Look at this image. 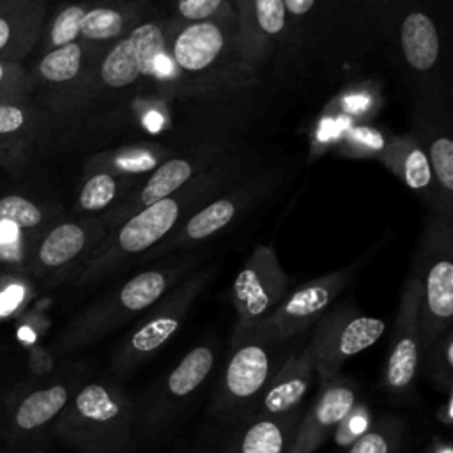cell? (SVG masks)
I'll return each instance as SVG.
<instances>
[{"instance_id":"1","label":"cell","mask_w":453,"mask_h":453,"mask_svg":"<svg viewBox=\"0 0 453 453\" xmlns=\"http://www.w3.org/2000/svg\"><path fill=\"white\" fill-rule=\"evenodd\" d=\"M250 156L234 150L226 159L202 172L173 195L147 205L111 228L96 251L71 278L78 287L96 285L142 258L159 244L182 219L209 200L239 182L250 166Z\"/></svg>"},{"instance_id":"2","label":"cell","mask_w":453,"mask_h":453,"mask_svg":"<svg viewBox=\"0 0 453 453\" xmlns=\"http://www.w3.org/2000/svg\"><path fill=\"white\" fill-rule=\"evenodd\" d=\"M166 97H218L255 83L239 46L235 7L195 23H170Z\"/></svg>"},{"instance_id":"3","label":"cell","mask_w":453,"mask_h":453,"mask_svg":"<svg viewBox=\"0 0 453 453\" xmlns=\"http://www.w3.org/2000/svg\"><path fill=\"white\" fill-rule=\"evenodd\" d=\"M195 262V257L173 255L110 287L62 327L53 342V352L64 356L87 349L140 317L189 274Z\"/></svg>"},{"instance_id":"4","label":"cell","mask_w":453,"mask_h":453,"mask_svg":"<svg viewBox=\"0 0 453 453\" xmlns=\"http://www.w3.org/2000/svg\"><path fill=\"white\" fill-rule=\"evenodd\" d=\"M168 27V21L147 19L106 46L92 65L69 119H85L99 106H117V101L129 94L143 92L147 81L159 94V57L166 50Z\"/></svg>"},{"instance_id":"5","label":"cell","mask_w":453,"mask_h":453,"mask_svg":"<svg viewBox=\"0 0 453 453\" xmlns=\"http://www.w3.org/2000/svg\"><path fill=\"white\" fill-rule=\"evenodd\" d=\"M51 439L73 453H131L136 444V407L110 379H88L58 416Z\"/></svg>"},{"instance_id":"6","label":"cell","mask_w":453,"mask_h":453,"mask_svg":"<svg viewBox=\"0 0 453 453\" xmlns=\"http://www.w3.org/2000/svg\"><path fill=\"white\" fill-rule=\"evenodd\" d=\"M83 380L76 366L35 379L23 377L7 395L0 453H41Z\"/></svg>"},{"instance_id":"7","label":"cell","mask_w":453,"mask_h":453,"mask_svg":"<svg viewBox=\"0 0 453 453\" xmlns=\"http://www.w3.org/2000/svg\"><path fill=\"white\" fill-rule=\"evenodd\" d=\"M214 267H203L186 274L156 304L145 310L138 322L126 333L110 356V366L117 375L134 372L154 357L180 329L198 296L209 285Z\"/></svg>"},{"instance_id":"8","label":"cell","mask_w":453,"mask_h":453,"mask_svg":"<svg viewBox=\"0 0 453 453\" xmlns=\"http://www.w3.org/2000/svg\"><path fill=\"white\" fill-rule=\"evenodd\" d=\"M412 271L421 288L419 331L421 357L432 343L451 327L453 317V228L451 216L432 218L419 250L414 257Z\"/></svg>"},{"instance_id":"9","label":"cell","mask_w":453,"mask_h":453,"mask_svg":"<svg viewBox=\"0 0 453 453\" xmlns=\"http://www.w3.org/2000/svg\"><path fill=\"white\" fill-rule=\"evenodd\" d=\"M271 189L273 175H253L242 182L239 180L232 184L228 189L182 219L159 244L142 257V262L173 257L218 235L239 216L248 212L258 200L267 196Z\"/></svg>"},{"instance_id":"10","label":"cell","mask_w":453,"mask_h":453,"mask_svg":"<svg viewBox=\"0 0 453 453\" xmlns=\"http://www.w3.org/2000/svg\"><path fill=\"white\" fill-rule=\"evenodd\" d=\"M106 234L104 221L92 214L51 223L32 241L23 271L48 281L73 278Z\"/></svg>"},{"instance_id":"11","label":"cell","mask_w":453,"mask_h":453,"mask_svg":"<svg viewBox=\"0 0 453 453\" xmlns=\"http://www.w3.org/2000/svg\"><path fill=\"white\" fill-rule=\"evenodd\" d=\"M214 363L216 349L211 343L189 349L147 395L142 412H136V441L150 439L166 430L205 384Z\"/></svg>"},{"instance_id":"12","label":"cell","mask_w":453,"mask_h":453,"mask_svg":"<svg viewBox=\"0 0 453 453\" xmlns=\"http://www.w3.org/2000/svg\"><path fill=\"white\" fill-rule=\"evenodd\" d=\"M313 326L308 343L320 384L340 377L343 363L372 347L386 331L384 320L363 315L354 306L327 310Z\"/></svg>"},{"instance_id":"13","label":"cell","mask_w":453,"mask_h":453,"mask_svg":"<svg viewBox=\"0 0 453 453\" xmlns=\"http://www.w3.org/2000/svg\"><path fill=\"white\" fill-rule=\"evenodd\" d=\"M273 345L257 333L234 340V350L212 403L214 414L232 419L250 411L274 373Z\"/></svg>"},{"instance_id":"14","label":"cell","mask_w":453,"mask_h":453,"mask_svg":"<svg viewBox=\"0 0 453 453\" xmlns=\"http://www.w3.org/2000/svg\"><path fill=\"white\" fill-rule=\"evenodd\" d=\"M288 287L280 260L271 246H257L232 281L230 301L235 308L234 340L253 333L280 304Z\"/></svg>"},{"instance_id":"15","label":"cell","mask_w":453,"mask_h":453,"mask_svg":"<svg viewBox=\"0 0 453 453\" xmlns=\"http://www.w3.org/2000/svg\"><path fill=\"white\" fill-rule=\"evenodd\" d=\"M232 152L234 150L228 145L212 143L198 149H188L182 156H168L119 205L99 218L110 232L147 205L173 195L196 175L226 159Z\"/></svg>"},{"instance_id":"16","label":"cell","mask_w":453,"mask_h":453,"mask_svg":"<svg viewBox=\"0 0 453 453\" xmlns=\"http://www.w3.org/2000/svg\"><path fill=\"white\" fill-rule=\"evenodd\" d=\"M104 48L78 39L41 53L30 73L32 92H41L50 113L58 119L71 117L92 65Z\"/></svg>"},{"instance_id":"17","label":"cell","mask_w":453,"mask_h":453,"mask_svg":"<svg viewBox=\"0 0 453 453\" xmlns=\"http://www.w3.org/2000/svg\"><path fill=\"white\" fill-rule=\"evenodd\" d=\"M354 267L327 273L299 285L253 331L271 343H283L311 327L350 281Z\"/></svg>"},{"instance_id":"18","label":"cell","mask_w":453,"mask_h":453,"mask_svg":"<svg viewBox=\"0 0 453 453\" xmlns=\"http://www.w3.org/2000/svg\"><path fill=\"white\" fill-rule=\"evenodd\" d=\"M421 288L414 271L403 283L388 361L384 368V386L395 393H405L418 373L421 361V331H419Z\"/></svg>"},{"instance_id":"19","label":"cell","mask_w":453,"mask_h":453,"mask_svg":"<svg viewBox=\"0 0 453 453\" xmlns=\"http://www.w3.org/2000/svg\"><path fill=\"white\" fill-rule=\"evenodd\" d=\"M234 7L242 58L257 73L278 46L288 42L283 0H234Z\"/></svg>"},{"instance_id":"20","label":"cell","mask_w":453,"mask_h":453,"mask_svg":"<svg viewBox=\"0 0 453 453\" xmlns=\"http://www.w3.org/2000/svg\"><path fill=\"white\" fill-rule=\"evenodd\" d=\"M357 403L356 384L336 377L322 384L308 412L297 419L287 453H315Z\"/></svg>"},{"instance_id":"21","label":"cell","mask_w":453,"mask_h":453,"mask_svg":"<svg viewBox=\"0 0 453 453\" xmlns=\"http://www.w3.org/2000/svg\"><path fill=\"white\" fill-rule=\"evenodd\" d=\"M412 136L421 145L428 166L432 170L441 205L446 214H451L453 205V138L446 120L441 119L435 106V97H423L416 104L412 117Z\"/></svg>"},{"instance_id":"22","label":"cell","mask_w":453,"mask_h":453,"mask_svg":"<svg viewBox=\"0 0 453 453\" xmlns=\"http://www.w3.org/2000/svg\"><path fill=\"white\" fill-rule=\"evenodd\" d=\"M315 379L313 354L310 343H306L301 350L292 352L273 373L262 395L244 414V419L253 416H283L297 411Z\"/></svg>"},{"instance_id":"23","label":"cell","mask_w":453,"mask_h":453,"mask_svg":"<svg viewBox=\"0 0 453 453\" xmlns=\"http://www.w3.org/2000/svg\"><path fill=\"white\" fill-rule=\"evenodd\" d=\"M398 51L412 78L430 81L442 64V41L435 19L425 9L405 11L396 30Z\"/></svg>"},{"instance_id":"24","label":"cell","mask_w":453,"mask_h":453,"mask_svg":"<svg viewBox=\"0 0 453 453\" xmlns=\"http://www.w3.org/2000/svg\"><path fill=\"white\" fill-rule=\"evenodd\" d=\"M48 127V115L28 101L0 103V165H21Z\"/></svg>"},{"instance_id":"25","label":"cell","mask_w":453,"mask_h":453,"mask_svg":"<svg viewBox=\"0 0 453 453\" xmlns=\"http://www.w3.org/2000/svg\"><path fill=\"white\" fill-rule=\"evenodd\" d=\"M46 23L44 0L0 4V60L21 62L41 41Z\"/></svg>"},{"instance_id":"26","label":"cell","mask_w":453,"mask_h":453,"mask_svg":"<svg viewBox=\"0 0 453 453\" xmlns=\"http://www.w3.org/2000/svg\"><path fill=\"white\" fill-rule=\"evenodd\" d=\"M380 159L396 177H400L405 182L407 188L423 195L428 205H432L437 214H446L442 211L439 191L432 170L428 166L426 156L412 134L391 138L384 145Z\"/></svg>"},{"instance_id":"27","label":"cell","mask_w":453,"mask_h":453,"mask_svg":"<svg viewBox=\"0 0 453 453\" xmlns=\"http://www.w3.org/2000/svg\"><path fill=\"white\" fill-rule=\"evenodd\" d=\"M297 419V411L283 416L246 418L225 453H287Z\"/></svg>"},{"instance_id":"28","label":"cell","mask_w":453,"mask_h":453,"mask_svg":"<svg viewBox=\"0 0 453 453\" xmlns=\"http://www.w3.org/2000/svg\"><path fill=\"white\" fill-rule=\"evenodd\" d=\"M145 177L117 173L108 170H92L83 173L74 209L81 214L106 212L119 205Z\"/></svg>"},{"instance_id":"29","label":"cell","mask_w":453,"mask_h":453,"mask_svg":"<svg viewBox=\"0 0 453 453\" xmlns=\"http://www.w3.org/2000/svg\"><path fill=\"white\" fill-rule=\"evenodd\" d=\"M140 11L136 5L96 4L88 5L81 27L80 39L90 44L108 46L127 35L138 23Z\"/></svg>"},{"instance_id":"30","label":"cell","mask_w":453,"mask_h":453,"mask_svg":"<svg viewBox=\"0 0 453 453\" xmlns=\"http://www.w3.org/2000/svg\"><path fill=\"white\" fill-rule=\"evenodd\" d=\"M88 5L90 4H87V2L64 5L58 12H55V16L48 23H44L42 35H41L42 53L60 48V46H65V44L80 39L81 19H83Z\"/></svg>"},{"instance_id":"31","label":"cell","mask_w":453,"mask_h":453,"mask_svg":"<svg viewBox=\"0 0 453 453\" xmlns=\"http://www.w3.org/2000/svg\"><path fill=\"white\" fill-rule=\"evenodd\" d=\"M402 434L403 428L396 418H384L349 442L343 453H396L402 444Z\"/></svg>"},{"instance_id":"32","label":"cell","mask_w":453,"mask_h":453,"mask_svg":"<svg viewBox=\"0 0 453 453\" xmlns=\"http://www.w3.org/2000/svg\"><path fill=\"white\" fill-rule=\"evenodd\" d=\"M0 223H9L25 232H42L48 219L44 209L37 202L23 195L9 193L0 196Z\"/></svg>"},{"instance_id":"33","label":"cell","mask_w":453,"mask_h":453,"mask_svg":"<svg viewBox=\"0 0 453 453\" xmlns=\"http://www.w3.org/2000/svg\"><path fill=\"white\" fill-rule=\"evenodd\" d=\"M423 357L434 380L449 393L453 384V329H446Z\"/></svg>"},{"instance_id":"34","label":"cell","mask_w":453,"mask_h":453,"mask_svg":"<svg viewBox=\"0 0 453 453\" xmlns=\"http://www.w3.org/2000/svg\"><path fill=\"white\" fill-rule=\"evenodd\" d=\"M30 94V71L21 62L0 60V103L28 101Z\"/></svg>"},{"instance_id":"35","label":"cell","mask_w":453,"mask_h":453,"mask_svg":"<svg viewBox=\"0 0 453 453\" xmlns=\"http://www.w3.org/2000/svg\"><path fill=\"white\" fill-rule=\"evenodd\" d=\"M234 9V0H175V21H207Z\"/></svg>"},{"instance_id":"36","label":"cell","mask_w":453,"mask_h":453,"mask_svg":"<svg viewBox=\"0 0 453 453\" xmlns=\"http://www.w3.org/2000/svg\"><path fill=\"white\" fill-rule=\"evenodd\" d=\"M28 299V285L23 278L4 274L0 278V324L23 308Z\"/></svg>"},{"instance_id":"37","label":"cell","mask_w":453,"mask_h":453,"mask_svg":"<svg viewBox=\"0 0 453 453\" xmlns=\"http://www.w3.org/2000/svg\"><path fill=\"white\" fill-rule=\"evenodd\" d=\"M319 0H283L288 19V41L297 39L299 32L310 23Z\"/></svg>"},{"instance_id":"38","label":"cell","mask_w":453,"mask_h":453,"mask_svg":"<svg viewBox=\"0 0 453 453\" xmlns=\"http://www.w3.org/2000/svg\"><path fill=\"white\" fill-rule=\"evenodd\" d=\"M23 379V368L14 359V352L0 349V395L11 391Z\"/></svg>"},{"instance_id":"39","label":"cell","mask_w":453,"mask_h":453,"mask_svg":"<svg viewBox=\"0 0 453 453\" xmlns=\"http://www.w3.org/2000/svg\"><path fill=\"white\" fill-rule=\"evenodd\" d=\"M402 2H403V0H366L368 7H377L379 11H382V16H384L386 12L391 14V12L395 11V7L400 9V7H402Z\"/></svg>"},{"instance_id":"40","label":"cell","mask_w":453,"mask_h":453,"mask_svg":"<svg viewBox=\"0 0 453 453\" xmlns=\"http://www.w3.org/2000/svg\"><path fill=\"white\" fill-rule=\"evenodd\" d=\"M437 418H439L444 425H448V426L451 425V393H448V398H446V402H444V407L439 409Z\"/></svg>"},{"instance_id":"41","label":"cell","mask_w":453,"mask_h":453,"mask_svg":"<svg viewBox=\"0 0 453 453\" xmlns=\"http://www.w3.org/2000/svg\"><path fill=\"white\" fill-rule=\"evenodd\" d=\"M7 393L0 395V439H2V432H4V423H5V405H7Z\"/></svg>"},{"instance_id":"42","label":"cell","mask_w":453,"mask_h":453,"mask_svg":"<svg viewBox=\"0 0 453 453\" xmlns=\"http://www.w3.org/2000/svg\"><path fill=\"white\" fill-rule=\"evenodd\" d=\"M432 453H451V448L446 442H439V444H435V449Z\"/></svg>"},{"instance_id":"43","label":"cell","mask_w":453,"mask_h":453,"mask_svg":"<svg viewBox=\"0 0 453 453\" xmlns=\"http://www.w3.org/2000/svg\"><path fill=\"white\" fill-rule=\"evenodd\" d=\"M2 2H5V0H0V4H2Z\"/></svg>"}]
</instances>
